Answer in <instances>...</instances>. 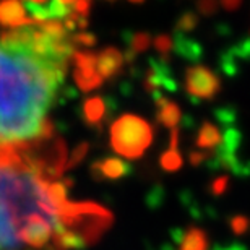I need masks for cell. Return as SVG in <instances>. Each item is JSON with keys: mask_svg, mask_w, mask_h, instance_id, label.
Listing matches in <instances>:
<instances>
[{"mask_svg": "<svg viewBox=\"0 0 250 250\" xmlns=\"http://www.w3.org/2000/svg\"><path fill=\"white\" fill-rule=\"evenodd\" d=\"M181 119H182L181 107L172 101H169L164 107L158 109L156 112V122H159L167 128H176V125L181 122Z\"/></svg>", "mask_w": 250, "mask_h": 250, "instance_id": "cell-18", "label": "cell"}, {"mask_svg": "<svg viewBox=\"0 0 250 250\" xmlns=\"http://www.w3.org/2000/svg\"><path fill=\"white\" fill-rule=\"evenodd\" d=\"M182 164H184L182 156L177 151H172V149L164 151L161 154V158H159V166H161L163 171H166V172L179 171V169L182 167Z\"/></svg>", "mask_w": 250, "mask_h": 250, "instance_id": "cell-20", "label": "cell"}, {"mask_svg": "<svg viewBox=\"0 0 250 250\" xmlns=\"http://www.w3.org/2000/svg\"><path fill=\"white\" fill-rule=\"evenodd\" d=\"M124 54L116 47H107L98 54V73L103 78H114L124 67Z\"/></svg>", "mask_w": 250, "mask_h": 250, "instance_id": "cell-12", "label": "cell"}, {"mask_svg": "<svg viewBox=\"0 0 250 250\" xmlns=\"http://www.w3.org/2000/svg\"><path fill=\"white\" fill-rule=\"evenodd\" d=\"M89 10H91V0H78L73 5V12L82 18L89 17Z\"/></svg>", "mask_w": 250, "mask_h": 250, "instance_id": "cell-32", "label": "cell"}, {"mask_svg": "<svg viewBox=\"0 0 250 250\" xmlns=\"http://www.w3.org/2000/svg\"><path fill=\"white\" fill-rule=\"evenodd\" d=\"M172 41H174V51H176V54L184 57L186 61L198 62L203 57V47L197 41H193L192 38L186 36L184 33L174 31Z\"/></svg>", "mask_w": 250, "mask_h": 250, "instance_id": "cell-14", "label": "cell"}, {"mask_svg": "<svg viewBox=\"0 0 250 250\" xmlns=\"http://www.w3.org/2000/svg\"><path fill=\"white\" fill-rule=\"evenodd\" d=\"M164 188L161 186H156L149 190V193L146 195V207L149 209H158L164 202Z\"/></svg>", "mask_w": 250, "mask_h": 250, "instance_id": "cell-28", "label": "cell"}, {"mask_svg": "<svg viewBox=\"0 0 250 250\" xmlns=\"http://www.w3.org/2000/svg\"><path fill=\"white\" fill-rule=\"evenodd\" d=\"M0 250H24L18 239L15 219L2 202H0Z\"/></svg>", "mask_w": 250, "mask_h": 250, "instance_id": "cell-10", "label": "cell"}, {"mask_svg": "<svg viewBox=\"0 0 250 250\" xmlns=\"http://www.w3.org/2000/svg\"><path fill=\"white\" fill-rule=\"evenodd\" d=\"M198 23H200V18H198L197 13L184 12L181 17H179L174 31H176V33H184V34L190 33V31H193V29L198 26Z\"/></svg>", "mask_w": 250, "mask_h": 250, "instance_id": "cell-22", "label": "cell"}, {"mask_svg": "<svg viewBox=\"0 0 250 250\" xmlns=\"http://www.w3.org/2000/svg\"><path fill=\"white\" fill-rule=\"evenodd\" d=\"M122 39L127 46V51H125L124 57L125 61L132 63L137 57V54L146 52L148 47L151 46L153 39L149 36V33L146 31H138V33H132V31H124L122 33Z\"/></svg>", "mask_w": 250, "mask_h": 250, "instance_id": "cell-13", "label": "cell"}, {"mask_svg": "<svg viewBox=\"0 0 250 250\" xmlns=\"http://www.w3.org/2000/svg\"><path fill=\"white\" fill-rule=\"evenodd\" d=\"M88 151H89V143L88 142H82L80 145H77V148L73 149L72 156H70V159H68L67 166H65V171H70V169L77 167L78 164L86 158Z\"/></svg>", "mask_w": 250, "mask_h": 250, "instance_id": "cell-26", "label": "cell"}, {"mask_svg": "<svg viewBox=\"0 0 250 250\" xmlns=\"http://www.w3.org/2000/svg\"><path fill=\"white\" fill-rule=\"evenodd\" d=\"M72 61L75 63V83L83 93H89L101 86L104 78L98 73V54L75 51Z\"/></svg>", "mask_w": 250, "mask_h": 250, "instance_id": "cell-6", "label": "cell"}, {"mask_svg": "<svg viewBox=\"0 0 250 250\" xmlns=\"http://www.w3.org/2000/svg\"><path fill=\"white\" fill-rule=\"evenodd\" d=\"M77 26L82 28V29H86L88 28V18H80L78 23H77Z\"/></svg>", "mask_w": 250, "mask_h": 250, "instance_id": "cell-36", "label": "cell"}, {"mask_svg": "<svg viewBox=\"0 0 250 250\" xmlns=\"http://www.w3.org/2000/svg\"><path fill=\"white\" fill-rule=\"evenodd\" d=\"M153 46L156 49V52L159 54V57L164 59V61H167L169 54H171V51H174V41L167 34H158L153 41Z\"/></svg>", "mask_w": 250, "mask_h": 250, "instance_id": "cell-24", "label": "cell"}, {"mask_svg": "<svg viewBox=\"0 0 250 250\" xmlns=\"http://www.w3.org/2000/svg\"><path fill=\"white\" fill-rule=\"evenodd\" d=\"M208 234L202 228L190 226L184 231V237L177 250H208Z\"/></svg>", "mask_w": 250, "mask_h": 250, "instance_id": "cell-17", "label": "cell"}, {"mask_svg": "<svg viewBox=\"0 0 250 250\" xmlns=\"http://www.w3.org/2000/svg\"><path fill=\"white\" fill-rule=\"evenodd\" d=\"M197 146L202 149H209V151H214L216 148L221 146L223 143V133L219 132V128L214 124L209 121H205L200 127L198 133H197Z\"/></svg>", "mask_w": 250, "mask_h": 250, "instance_id": "cell-15", "label": "cell"}, {"mask_svg": "<svg viewBox=\"0 0 250 250\" xmlns=\"http://www.w3.org/2000/svg\"><path fill=\"white\" fill-rule=\"evenodd\" d=\"M130 2H135V3H140V2H143V0H130Z\"/></svg>", "mask_w": 250, "mask_h": 250, "instance_id": "cell-38", "label": "cell"}, {"mask_svg": "<svg viewBox=\"0 0 250 250\" xmlns=\"http://www.w3.org/2000/svg\"><path fill=\"white\" fill-rule=\"evenodd\" d=\"M244 0H221V7L228 12H234L242 5Z\"/></svg>", "mask_w": 250, "mask_h": 250, "instance_id": "cell-34", "label": "cell"}, {"mask_svg": "<svg viewBox=\"0 0 250 250\" xmlns=\"http://www.w3.org/2000/svg\"><path fill=\"white\" fill-rule=\"evenodd\" d=\"M159 88L171 93H176L179 89L172 70L167 65V61H164L161 57H149L148 67L143 75V89L153 94L154 91H159Z\"/></svg>", "mask_w": 250, "mask_h": 250, "instance_id": "cell-8", "label": "cell"}, {"mask_svg": "<svg viewBox=\"0 0 250 250\" xmlns=\"http://www.w3.org/2000/svg\"><path fill=\"white\" fill-rule=\"evenodd\" d=\"M56 209L57 221L65 229L78 234L86 246L96 244L114 224V214L94 202H67Z\"/></svg>", "mask_w": 250, "mask_h": 250, "instance_id": "cell-2", "label": "cell"}, {"mask_svg": "<svg viewBox=\"0 0 250 250\" xmlns=\"http://www.w3.org/2000/svg\"><path fill=\"white\" fill-rule=\"evenodd\" d=\"M219 89H221V80L208 67L192 65L186 70V93L188 94L190 101L195 104L213 99Z\"/></svg>", "mask_w": 250, "mask_h": 250, "instance_id": "cell-4", "label": "cell"}, {"mask_svg": "<svg viewBox=\"0 0 250 250\" xmlns=\"http://www.w3.org/2000/svg\"><path fill=\"white\" fill-rule=\"evenodd\" d=\"M47 10H49V15H51V20H56V18H67L70 13H72V8L67 7L65 3H62L61 0H51L47 5Z\"/></svg>", "mask_w": 250, "mask_h": 250, "instance_id": "cell-27", "label": "cell"}, {"mask_svg": "<svg viewBox=\"0 0 250 250\" xmlns=\"http://www.w3.org/2000/svg\"><path fill=\"white\" fill-rule=\"evenodd\" d=\"M153 127L143 117L124 114L111 125V148L127 159H140L153 143Z\"/></svg>", "mask_w": 250, "mask_h": 250, "instance_id": "cell-3", "label": "cell"}, {"mask_svg": "<svg viewBox=\"0 0 250 250\" xmlns=\"http://www.w3.org/2000/svg\"><path fill=\"white\" fill-rule=\"evenodd\" d=\"M229 181H231V177H229V176H216V177H213L211 181L208 182V186H207L208 193L211 195L213 198H219L221 195L226 193V190L229 187Z\"/></svg>", "mask_w": 250, "mask_h": 250, "instance_id": "cell-23", "label": "cell"}, {"mask_svg": "<svg viewBox=\"0 0 250 250\" xmlns=\"http://www.w3.org/2000/svg\"><path fill=\"white\" fill-rule=\"evenodd\" d=\"M18 239L26 246V250H46L49 241H52L51 223L41 213L29 214L18 229Z\"/></svg>", "mask_w": 250, "mask_h": 250, "instance_id": "cell-5", "label": "cell"}, {"mask_svg": "<svg viewBox=\"0 0 250 250\" xmlns=\"http://www.w3.org/2000/svg\"><path fill=\"white\" fill-rule=\"evenodd\" d=\"M88 246L78 234H75L68 229L52 232V250H84Z\"/></svg>", "mask_w": 250, "mask_h": 250, "instance_id": "cell-16", "label": "cell"}, {"mask_svg": "<svg viewBox=\"0 0 250 250\" xmlns=\"http://www.w3.org/2000/svg\"><path fill=\"white\" fill-rule=\"evenodd\" d=\"M179 137H181V132H179V128H172L171 130V138H169V148L172 149V151H177L179 148Z\"/></svg>", "mask_w": 250, "mask_h": 250, "instance_id": "cell-33", "label": "cell"}, {"mask_svg": "<svg viewBox=\"0 0 250 250\" xmlns=\"http://www.w3.org/2000/svg\"><path fill=\"white\" fill-rule=\"evenodd\" d=\"M91 177L96 182L103 181H121L124 177H128L133 172L132 164H128L124 159L119 158H104L94 161L89 166Z\"/></svg>", "mask_w": 250, "mask_h": 250, "instance_id": "cell-9", "label": "cell"}, {"mask_svg": "<svg viewBox=\"0 0 250 250\" xmlns=\"http://www.w3.org/2000/svg\"><path fill=\"white\" fill-rule=\"evenodd\" d=\"M211 156H213V153L209 154L207 151H190L188 153V159H190V164H192V166H200V164H203V163H208Z\"/></svg>", "mask_w": 250, "mask_h": 250, "instance_id": "cell-31", "label": "cell"}, {"mask_svg": "<svg viewBox=\"0 0 250 250\" xmlns=\"http://www.w3.org/2000/svg\"><path fill=\"white\" fill-rule=\"evenodd\" d=\"M213 250H249L244 244L241 242H234L231 244V246H228V247H223V246H214Z\"/></svg>", "mask_w": 250, "mask_h": 250, "instance_id": "cell-35", "label": "cell"}, {"mask_svg": "<svg viewBox=\"0 0 250 250\" xmlns=\"http://www.w3.org/2000/svg\"><path fill=\"white\" fill-rule=\"evenodd\" d=\"M67 63L0 44V142L38 140L61 96Z\"/></svg>", "mask_w": 250, "mask_h": 250, "instance_id": "cell-1", "label": "cell"}, {"mask_svg": "<svg viewBox=\"0 0 250 250\" xmlns=\"http://www.w3.org/2000/svg\"><path fill=\"white\" fill-rule=\"evenodd\" d=\"M116 101L111 96H91L83 99V103L78 107V116L84 125L91 128H96L98 132L103 130L104 121H109L112 112L116 111Z\"/></svg>", "mask_w": 250, "mask_h": 250, "instance_id": "cell-7", "label": "cell"}, {"mask_svg": "<svg viewBox=\"0 0 250 250\" xmlns=\"http://www.w3.org/2000/svg\"><path fill=\"white\" fill-rule=\"evenodd\" d=\"M38 28L52 39H61V41L62 39H67L68 31L65 29L63 23H61L59 20H49V21L38 23Z\"/></svg>", "mask_w": 250, "mask_h": 250, "instance_id": "cell-21", "label": "cell"}, {"mask_svg": "<svg viewBox=\"0 0 250 250\" xmlns=\"http://www.w3.org/2000/svg\"><path fill=\"white\" fill-rule=\"evenodd\" d=\"M219 8L218 0H197V10L203 17H213Z\"/></svg>", "mask_w": 250, "mask_h": 250, "instance_id": "cell-29", "label": "cell"}, {"mask_svg": "<svg viewBox=\"0 0 250 250\" xmlns=\"http://www.w3.org/2000/svg\"><path fill=\"white\" fill-rule=\"evenodd\" d=\"M0 24L5 28H20L26 24H36V21L26 18L20 0H0Z\"/></svg>", "mask_w": 250, "mask_h": 250, "instance_id": "cell-11", "label": "cell"}, {"mask_svg": "<svg viewBox=\"0 0 250 250\" xmlns=\"http://www.w3.org/2000/svg\"><path fill=\"white\" fill-rule=\"evenodd\" d=\"M46 202L54 208L62 207L63 203H67V186L63 181H56L51 182L46 188Z\"/></svg>", "mask_w": 250, "mask_h": 250, "instance_id": "cell-19", "label": "cell"}, {"mask_svg": "<svg viewBox=\"0 0 250 250\" xmlns=\"http://www.w3.org/2000/svg\"><path fill=\"white\" fill-rule=\"evenodd\" d=\"M29 2H34V3L41 5V3H44V2H47V0H29Z\"/></svg>", "mask_w": 250, "mask_h": 250, "instance_id": "cell-37", "label": "cell"}, {"mask_svg": "<svg viewBox=\"0 0 250 250\" xmlns=\"http://www.w3.org/2000/svg\"><path fill=\"white\" fill-rule=\"evenodd\" d=\"M229 228L236 236H244L246 232H249L250 229V218L246 214H234L228 219Z\"/></svg>", "mask_w": 250, "mask_h": 250, "instance_id": "cell-25", "label": "cell"}, {"mask_svg": "<svg viewBox=\"0 0 250 250\" xmlns=\"http://www.w3.org/2000/svg\"><path fill=\"white\" fill-rule=\"evenodd\" d=\"M72 42L83 47H94L98 44V38L93 33H78L72 38Z\"/></svg>", "mask_w": 250, "mask_h": 250, "instance_id": "cell-30", "label": "cell"}]
</instances>
